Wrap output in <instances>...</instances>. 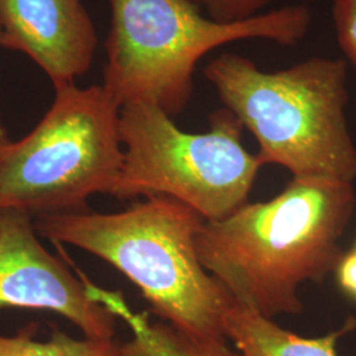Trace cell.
Listing matches in <instances>:
<instances>
[{"label":"cell","mask_w":356,"mask_h":356,"mask_svg":"<svg viewBox=\"0 0 356 356\" xmlns=\"http://www.w3.org/2000/svg\"><path fill=\"white\" fill-rule=\"evenodd\" d=\"M219 99L259 144L263 164L293 177L354 184L356 147L346 120L347 63L312 57L264 72L252 60L222 53L204 67Z\"/></svg>","instance_id":"cell-3"},{"label":"cell","mask_w":356,"mask_h":356,"mask_svg":"<svg viewBox=\"0 0 356 356\" xmlns=\"http://www.w3.org/2000/svg\"><path fill=\"white\" fill-rule=\"evenodd\" d=\"M210 129L189 134L148 102L120 108L124 164L113 195L128 200L165 195L204 220H219L248 204L260 168L242 143V123L227 108L210 115Z\"/></svg>","instance_id":"cell-6"},{"label":"cell","mask_w":356,"mask_h":356,"mask_svg":"<svg viewBox=\"0 0 356 356\" xmlns=\"http://www.w3.org/2000/svg\"><path fill=\"white\" fill-rule=\"evenodd\" d=\"M335 275L339 286L344 293L356 300V251L343 254L335 268Z\"/></svg>","instance_id":"cell-14"},{"label":"cell","mask_w":356,"mask_h":356,"mask_svg":"<svg viewBox=\"0 0 356 356\" xmlns=\"http://www.w3.org/2000/svg\"><path fill=\"white\" fill-rule=\"evenodd\" d=\"M332 20L338 45L356 69V0H332Z\"/></svg>","instance_id":"cell-13"},{"label":"cell","mask_w":356,"mask_h":356,"mask_svg":"<svg viewBox=\"0 0 356 356\" xmlns=\"http://www.w3.org/2000/svg\"><path fill=\"white\" fill-rule=\"evenodd\" d=\"M0 47H3V31H1V26H0Z\"/></svg>","instance_id":"cell-16"},{"label":"cell","mask_w":356,"mask_h":356,"mask_svg":"<svg viewBox=\"0 0 356 356\" xmlns=\"http://www.w3.org/2000/svg\"><path fill=\"white\" fill-rule=\"evenodd\" d=\"M31 214L0 210V309L49 310L85 337L114 339V313L38 242Z\"/></svg>","instance_id":"cell-7"},{"label":"cell","mask_w":356,"mask_h":356,"mask_svg":"<svg viewBox=\"0 0 356 356\" xmlns=\"http://www.w3.org/2000/svg\"><path fill=\"white\" fill-rule=\"evenodd\" d=\"M97 301L107 306L116 317L127 321L132 338L116 343L114 356H239L227 341H204L177 330L166 322L151 323L144 316L134 314L123 298L92 286Z\"/></svg>","instance_id":"cell-10"},{"label":"cell","mask_w":356,"mask_h":356,"mask_svg":"<svg viewBox=\"0 0 356 356\" xmlns=\"http://www.w3.org/2000/svg\"><path fill=\"white\" fill-rule=\"evenodd\" d=\"M219 23H242L260 13L275 0H191Z\"/></svg>","instance_id":"cell-12"},{"label":"cell","mask_w":356,"mask_h":356,"mask_svg":"<svg viewBox=\"0 0 356 356\" xmlns=\"http://www.w3.org/2000/svg\"><path fill=\"white\" fill-rule=\"evenodd\" d=\"M111 28L102 86L120 106L152 103L175 118L189 104L197 65L229 42L260 38L296 45L312 13L286 6L242 23H219L191 0H110Z\"/></svg>","instance_id":"cell-4"},{"label":"cell","mask_w":356,"mask_h":356,"mask_svg":"<svg viewBox=\"0 0 356 356\" xmlns=\"http://www.w3.org/2000/svg\"><path fill=\"white\" fill-rule=\"evenodd\" d=\"M7 140V138H6V135H4V132L0 129V147L4 144Z\"/></svg>","instance_id":"cell-15"},{"label":"cell","mask_w":356,"mask_h":356,"mask_svg":"<svg viewBox=\"0 0 356 356\" xmlns=\"http://www.w3.org/2000/svg\"><path fill=\"white\" fill-rule=\"evenodd\" d=\"M356 330V318L346 319L338 330L305 338L285 330L275 319L234 301L225 318V334L239 356H339L337 343Z\"/></svg>","instance_id":"cell-9"},{"label":"cell","mask_w":356,"mask_h":356,"mask_svg":"<svg viewBox=\"0 0 356 356\" xmlns=\"http://www.w3.org/2000/svg\"><path fill=\"white\" fill-rule=\"evenodd\" d=\"M35 334V325H28L11 337L0 334V356H114V339H76L54 329L49 339L42 342L36 341Z\"/></svg>","instance_id":"cell-11"},{"label":"cell","mask_w":356,"mask_h":356,"mask_svg":"<svg viewBox=\"0 0 356 356\" xmlns=\"http://www.w3.org/2000/svg\"><path fill=\"white\" fill-rule=\"evenodd\" d=\"M85 0H0L3 47L23 51L56 88L76 83L95 56L98 36Z\"/></svg>","instance_id":"cell-8"},{"label":"cell","mask_w":356,"mask_h":356,"mask_svg":"<svg viewBox=\"0 0 356 356\" xmlns=\"http://www.w3.org/2000/svg\"><path fill=\"white\" fill-rule=\"evenodd\" d=\"M355 204L351 182L293 177L269 201L204 220L197 254L236 302L267 318L296 316L304 309L298 288L325 280L342 259Z\"/></svg>","instance_id":"cell-1"},{"label":"cell","mask_w":356,"mask_h":356,"mask_svg":"<svg viewBox=\"0 0 356 356\" xmlns=\"http://www.w3.org/2000/svg\"><path fill=\"white\" fill-rule=\"evenodd\" d=\"M355 251H356V248H355Z\"/></svg>","instance_id":"cell-17"},{"label":"cell","mask_w":356,"mask_h":356,"mask_svg":"<svg viewBox=\"0 0 356 356\" xmlns=\"http://www.w3.org/2000/svg\"><path fill=\"white\" fill-rule=\"evenodd\" d=\"M123 164L114 98L102 85L56 88L38 126L0 147V210L79 211L91 195L113 193Z\"/></svg>","instance_id":"cell-5"},{"label":"cell","mask_w":356,"mask_h":356,"mask_svg":"<svg viewBox=\"0 0 356 356\" xmlns=\"http://www.w3.org/2000/svg\"><path fill=\"white\" fill-rule=\"evenodd\" d=\"M204 219L165 195L119 213L66 211L38 216L41 236L83 250L132 281L153 313L204 341H227L225 318L234 297L200 261L195 238Z\"/></svg>","instance_id":"cell-2"}]
</instances>
